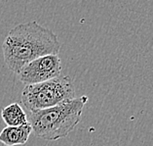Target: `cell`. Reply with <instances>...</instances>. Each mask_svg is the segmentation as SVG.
Listing matches in <instances>:
<instances>
[{
	"label": "cell",
	"instance_id": "obj_6",
	"mask_svg": "<svg viewBox=\"0 0 153 146\" xmlns=\"http://www.w3.org/2000/svg\"><path fill=\"white\" fill-rule=\"evenodd\" d=\"M1 117L8 126H18L28 123L27 115L20 104L15 102L3 108Z\"/></svg>",
	"mask_w": 153,
	"mask_h": 146
},
{
	"label": "cell",
	"instance_id": "obj_4",
	"mask_svg": "<svg viewBox=\"0 0 153 146\" xmlns=\"http://www.w3.org/2000/svg\"><path fill=\"white\" fill-rule=\"evenodd\" d=\"M62 73V60L58 55H46L23 67L18 78L24 84H34L58 78Z\"/></svg>",
	"mask_w": 153,
	"mask_h": 146
},
{
	"label": "cell",
	"instance_id": "obj_3",
	"mask_svg": "<svg viewBox=\"0 0 153 146\" xmlns=\"http://www.w3.org/2000/svg\"><path fill=\"white\" fill-rule=\"evenodd\" d=\"M75 98L73 81L69 76L58 77L39 84L25 85L21 96L22 104L28 111L53 107Z\"/></svg>",
	"mask_w": 153,
	"mask_h": 146
},
{
	"label": "cell",
	"instance_id": "obj_1",
	"mask_svg": "<svg viewBox=\"0 0 153 146\" xmlns=\"http://www.w3.org/2000/svg\"><path fill=\"white\" fill-rule=\"evenodd\" d=\"M2 50L7 68L18 75L33 60L46 55H58L61 44L54 32L33 21L11 29L2 43Z\"/></svg>",
	"mask_w": 153,
	"mask_h": 146
},
{
	"label": "cell",
	"instance_id": "obj_2",
	"mask_svg": "<svg viewBox=\"0 0 153 146\" xmlns=\"http://www.w3.org/2000/svg\"><path fill=\"white\" fill-rule=\"evenodd\" d=\"M87 101V96L75 97L47 109L28 111L27 115L32 132L36 137L49 141L66 137L80 123Z\"/></svg>",
	"mask_w": 153,
	"mask_h": 146
},
{
	"label": "cell",
	"instance_id": "obj_5",
	"mask_svg": "<svg viewBox=\"0 0 153 146\" xmlns=\"http://www.w3.org/2000/svg\"><path fill=\"white\" fill-rule=\"evenodd\" d=\"M32 133L30 123L18 126H8L0 132V142L6 146L24 145L27 142L29 135Z\"/></svg>",
	"mask_w": 153,
	"mask_h": 146
}]
</instances>
